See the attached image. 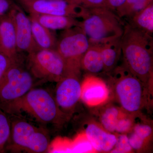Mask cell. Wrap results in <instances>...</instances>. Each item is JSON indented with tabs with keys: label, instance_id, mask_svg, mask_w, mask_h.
<instances>
[{
	"label": "cell",
	"instance_id": "obj_21",
	"mask_svg": "<svg viewBox=\"0 0 153 153\" xmlns=\"http://www.w3.org/2000/svg\"><path fill=\"white\" fill-rule=\"evenodd\" d=\"M11 121L10 115L0 108V153L6 151L10 138Z\"/></svg>",
	"mask_w": 153,
	"mask_h": 153
},
{
	"label": "cell",
	"instance_id": "obj_26",
	"mask_svg": "<svg viewBox=\"0 0 153 153\" xmlns=\"http://www.w3.org/2000/svg\"><path fill=\"white\" fill-rule=\"evenodd\" d=\"M132 125L131 119L121 116L117 123L115 132L119 133H124L130 129Z\"/></svg>",
	"mask_w": 153,
	"mask_h": 153
},
{
	"label": "cell",
	"instance_id": "obj_25",
	"mask_svg": "<svg viewBox=\"0 0 153 153\" xmlns=\"http://www.w3.org/2000/svg\"><path fill=\"white\" fill-rule=\"evenodd\" d=\"M75 150L76 152L82 153H89L95 151L85 134L77 142Z\"/></svg>",
	"mask_w": 153,
	"mask_h": 153
},
{
	"label": "cell",
	"instance_id": "obj_13",
	"mask_svg": "<svg viewBox=\"0 0 153 153\" xmlns=\"http://www.w3.org/2000/svg\"><path fill=\"white\" fill-rule=\"evenodd\" d=\"M85 134L96 152H111L117 140L115 135L105 131L95 123H90L86 126Z\"/></svg>",
	"mask_w": 153,
	"mask_h": 153
},
{
	"label": "cell",
	"instance_id": "obj_5",
	"mask_svg": "<svg viewBox=\"0 0 153 153\" xmlns=\"http://www.w3.org/2000/svg\"><path fill=\"white\" fill-rule=\"evenodd\" d=\"M25 62L20 55L0 79V108L3 110L35 86L36 79Z\"/></svg>",
	"mask_w": 153,
	"mask_h": 153
},
{
	"label": "cell",
	"instance_id": "obj_22",
	"mask_svg": "<svg viewBox=\"0 0 153 153\" xmlns=\"http://www.w3.org/2000/svg\"><path fill=\"white\" fill-rule=\"evenodd\" d=\"M121 117V112L117 108L110 106L107 108L100 117L102 125L106 131L115 132L116 125Z\"/></svg>",
	"mask_w": 153,
	"mask_h": 153
},
{
	"label": "cell",
	"instance_id": "obj_24",
	"mask_svg": "<svg viewBox=\"0 0 153 153\" xmlns=\"http://www.w3.org/2000/svg\"><path fill=\"white\" fill-rule=\"evenodd\" d=\"M66 1L71 4L81 6L85 8L107 7L105 0H66Z\"/></svg>",
	"mask_w": 153,
	"mask_h": 153
},
{
	"label": "cell",
	"instance_id": "obj_14",
	"mask_svg": "<svg viewBox=\"0 0 153 153\" xmlns=\"http://www.w3.org/2000/svg\"><path fill=\"white\" fill-rule=\"evenodd\" d=\"M0 52L12 58L20 55L13 22L9 14L0 19Z\"/></svg>",
	"mask_w": 153,
	"mask_h": 153
},
{
	"label": "cell",
	"instance_id": "obj_17",
	"mask_svg": "<svg viewBox=\"0 0 153 153\" xmlns=\"http://www.w3.org/2000/svg\"><path fill=\"white\" fill-rule=\"evenodd\" d=\"M99 42L104 71L112 70L117 65L122 53L121 38Z\"/></svg>",
	"mask_w": 153,
	"mask_h": 153
},
{
	"label": "cell",
	"instance_id": "obj_3",
	"mask_svg": "<svg viewBox=\"0 0 153 153\" xmlns=\"http://www.w3.org/2000/svg\"><path fill=\"white\" fill-rule=\"evenodd\" d=\"M9 115L11 133L6 151L31 153H46L49 151L50 137L45 126L19 116Z\"/></svg>",
	"mask_w": 153,
	"mask_h": 153
},
{
	"label": "cell",
	"instance_id": "obj_29",
	"mask_svg": "<svg viewBox=\"0 0 153 153\" xmlns=\"http://www.w3.org/2000/svg\"><path fill=\"white\" fill-rule=\"evenodd\" d=\"M128 140L132 149L138 150L142 147L145 140L134 132L128 137Z\"/></svg>",
	"mask_w": 153,
	"mask_h": 153
},
{
	"label": "cell",
	"instance_id": "obj_30",
	"mask_svg": "<svg viewBox=\"0 0 153 153\" xmlns=\"http://www.w3.org/2000/svg\"><path fill=\"white\" fill-rule=\"evenodd\" d=\"M14 4L10 0H0V19L8 15Z\"/></svg>",
	"mask_w": 153,
	"mask_h": 153
},
{
	"label": "cell",
	"instance_id": "obj_10",
	"mask_svg": "<svg viewBox=\"0 0 153 153\" xmlns=\"http://www.w3.org/2000/svg\"><path fill=\"white\" fill-rule=\"evenodd\" d=\"M81 92L82 84L77 75H67L57 82L54 97L63 113L66 115L73 111L81 98Z\"/></svg>",
	"mask_w": 153,
	"mask_h": 153
},
{
	"label": "cell",
	"instance_id": "obj_18",
	"mask_svg": "<svg viewBox=\"0 0 153 153\" xmlns=\"http://www.w3.org/2000/svg\"><path fill=\"white\" fill-rule=\"evenodd\" d=\"M30 17L32 33L35 42L40 49H55L57 39L52 30L41 25L36 19Z\"/></svg>",
	"mask_w": 153,
	"mask_h": 153
},
{
	"label": "cell",
	"instance_id": "obj_12",
	"mask_svg": "<svg viewBox=\"0 0 153 153\" xmlns=\"http://www.w3.org/2000/svg\"><path fill=\"white\" fill-rule=\"evenodd\" d=\"M109 90L104 81L96 77L86 76L82 84L81 99L88 105L96 106L107 100Z\"/></svg>",
	"mask_w": 153,
	"mask_h": 153
},
{
	"label": "cell",
	"instance_id": "obj_1",
	"mask_svg": "<svg viewBox=\"0 0 153 153\" xmlns=\"http://www.w3.org/2000/svg\"><path fill=\"white\" fill-rule=\"evenodd\" d=\"M3 111L8 114L25 117L44 126L50 124L60 125L66 117L59 109L54 95L47 89L35 87Z\"/></svg>",
	"mask_w": 153,
	"mask_h": 153
},
{
	"label": "cell",
	"instance_id": "obj_6",
	"mask_svg": "<svg viewBox=\"0 0 153 153\" xmlns=\"http://www.w3.org/2000/svg\"><path fill=\"white\" fill-rule=\"evenodd\" d=\"M89 44L88 37L78 26L63 30L57 40L55 50L65 63L67 75L79 76L81 60Z\"/></svg>",
	"mask_w": 153,
	"mask_h": 153
},
{
	"label": "cell",
	"instance_id": "obj_4",
	"mask_svg": "<svg viewBox=\"0 0 153 153\" xmlns=\"http://www.w3.org/2000/svg\"><path fill=\"white\" fill-rule=\"evenodd\" d=\"M124 26L120 17L110 9L96 7L88 9L78 27L90 40L104 42L121 38Z\"/></svg>",
	"mask_w": 153,
	"mask_h": 153
},
{
	"label": "cell",
	"instance_id": "obj_7",
	"mask_svg": "<svg viewBox=\"0 0 153 153\" xmlns=\"http://www.w3.org/2000/svg\"><path fill=\"white\" fill-rule=\"evenodd\" d=\"M26 65L36 79L57 83L67 76L65 63L55 49H40L28 53Z\"/></svg>",
	"mask_w": 153,
	"mask_h": 153
},
{
	"label": "cell",
	"instance_id": "obj_16",
	"mask_svg": "<svg viewBox=\"0 0 153 153\" xmlns=\"http://www.w3.org/2000/svg\"><path fill=\"white\" fill-rule=\"evenodd\" d=\"M30 16L51 30H66L77 27L79 21L72 17L45 14H30Z\"/></svg>",
	"mask_w": 153,
	"mask_h": 153
},
{
	"label": "cell",
	"instance_id": "obj_8",
	"mask_svg": "<svg viewBox=\"0 0 153 153\" xmlns=\"http://www.w3.org/2000/svg\"><path fill=\"white\" fill-rule=\"evenodd\" d=\"M115 70V93L122 108L129 113L138 112L143 105L144 84L125 66Z\"/></svg>",
	"mask_w": 153,
	"mask_h": 153
},
{
	"label": "cell",
	"instance_id": "obj_28",
	"mask_svg": "<svg viewBox=\"0 0 153 153\" xmlns=\"http://www.w3.org/2000/svg\"><path fill=\"white\" fill-rule=\"evenodd\" d=\"M134 133L143 139L148 138L152 132V129L149 126L145 124H137L134 128Z\"/></svg>",
	"mask_w": 153,
	"mask_h": 153
},
{
	"label": "cell",
	"instance_id": "obj_15",
	"mask_svg": "<svg viewBox=\"0 0 153 153\" xmlns=\"http://www.w3.org/2000/svg\"><path fill=\"white\" fill-rule=\"evenodd\" d=\"M90 44L81 60V69L91 74H98L104 71L101 54L100 44L89 39Z\"/></svg>",
	"mask_w": 153,
	"mask_h": 153
},
{
	"label": "cell",
	"instance_id": "obj_2",
	"mask_svg": "<svg viewBox=\"0 0 153 153\" xmlns=\"http://www.w3.org/2000/svg\"><path fill=\"white\" fill-rule=\"evenodd\" d=\"M152 38L147 33L125 25L121 38L125 66L145 84L152 75Z\"/></svg>",
	"mask_w": 153,
	"mask_h": 153
},
{
	"label": "cell",
	"instance_id": "obj_9",
	"mask_svg": "<svg viewBox=\"0 0 153 153\" xmlns=\"http://www.w3.org/2000/svg\"><path fill=\"white\" fill-rule=\"evenodd\" d=\"M30 14H45L82 19L88 9L68 2L66 0H19Z\"/></svg>",
	"mask_w": 153,
	"mask_h": 153
},
{
	"label": "cell",
	"instance_id": "obj_31",
	"mask_svg": "<svg viewBox=\"0 0 153 153\" xmlns=\"http://www.w3.org/2000/svg\"><path fill=\"white\" fill-rule=\"evenodd\" d=\"M107 7L111 10H116L125 2L126 0H105Z\"/></svg>",
	"mask_w": 153,
	"mask_h": 153
},
{
	"label": "cell",
	"instance_id": "obj_20",
	"mask_svg": "<svg viewBox=\"0 0 153 153\" xmlns=\"http://www.w3.org/2000/svg\"><path fill=\"white\" fill-rule=\"evenodd\" d=\"M153 2V0H126L123 4L116 10L117 15L120 18L129 19Z\"/></svg>",
	"mask_w": 153,
	"mask_h": 153
},
{
	"label": "cell",
	"instance_id": "obj_19",
	"mask_svg": "<svg viewBox=\"0 0 153 153\" xmlns=\"http://www.w3.org/2000/svg\"><path fill=\"white\" fill-rule=\"evenodd\" d=\"M129 19L130 25L152 36L153 33V3H151Z\"/></svg>",
	"mask_w": 153,
	"mask_h": 153
},
{
	"label": "cell",
	"instance_id": "obj_11",
	"mask_svg": "<svg viewBox=\"0 0 153 153\" xmlns=\"http://www.w3.org/2000/svg\"><path fill=\"white\" fill-rule=\"evenodd\" d=\"M8 14L15 27L18 52L29 53L40 49L33 38L30 17L15 4Z\"/></svg>",
	"mask_w": 153,
	"mask_h": 153
},
{
	"label": "cell",
	"instance_id": "obj_23",
	"mask_svg": "<svg viewBox=\"0 0 153 153\" xmlns=\"http://www.w3.org/2000/svg\"><path fill=\"white\" fill-rule=\"evenodd\" d=\"M132 150L129 143L128 137L125 134H122L117 137V140L111 153H125L131 152Z\"/></svg>",
	"mask_w": 153,
	"mask_h": 153
},
{
	"label": "cell",
	"instance_id": "obj_27",
	"mask_svg": "<svg viewBox=\"0 0 153 153\" xmlns=\"http://www.w3.org/2000/svg\"><path fill=\"white\" fill-rule=\"evenodd\" d=\"M20 55L16 58H12L0 52V79L5 73L11 64Z\"/></svg>",
	"mask_w": 153,
	"mask_h": 153
}]
</instances>
